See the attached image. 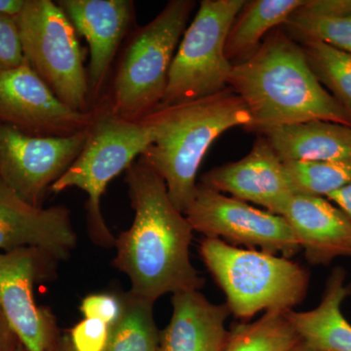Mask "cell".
Instances as JSON below:
<instances>
[{
	"instance_id": "1",
	"label": "cell",
	"mask_w": 351,
	"mask_h": 351,
	"mask_svg": "<svg viewBox=\"0 0 351 351\" xmlns=\"http://www.w3.org/2000/svg\"><path fill=\"white\" fill-rule=\"evenodd\" d=\"M125 182L135 218L115 239L112 265L130 279L129 292L156 302L169 293L199 290L204 281L189 257L193 228L165 182L141 158L127 168Z\"/></svg>"
},
{
	"instance_id": "2",
	"label": "cell",
	"mask_w": 351,
	"mask_h": 351,
	"mask_svg": "<svg viewBox=\"0 0 351 351\" xmlns=\"http://www.w3.org/2000/svg\"><path fill=\"white\" fill-rule=\"evenodd\" d=\"M228 87L251 115L247 130L311 120L351 127V115L315 77L301 44L276 27L246 61L232 66Z\"/></svg>"
},
{
	"instance_id": "3",
	"label": "cell",
	"mask_w": 351,
	"mask_h": 351,
	"mask_svg": "<svg viewBox=\"0 0 351 351\" xmlns=\"http://www.w3.org/2000/svg\"><path fill=\"white\" fill-rule=\"evenodd\" d=\"M154 140L140 158L160 176L181 213L195 198L196 176L216 138L234 127L251 125L243 101L230 88L197 100L158 107L141 119Z\"/></svg>"
},
{
	"instance_id": "4",
	"label": "cell",
	"mask_w": 351,
	"mask_h": 351,
	"mask_svg": "<svg viewBox=\"0 0 351 351\" xmlns=\"http://www.w3.org/2000/svg\"><path fill=\"white\" fill-rule=\"evenodd\" d=\"M195 7L193 0H171L149 24L131 32L99 105L132 121L161 105L173 58Z\"/></svg>"
},
{
	"instance_id": "5",
	"label": "cell",
	"mask_w": 351,
	"mask_h": 351,
	"mask_svg": "<svg viewBox=\"0 0 351 351\" xmlns=\"http://www.w3.org/2000/svg\"><path fill=\"white\" fill-rule=\"evenodd\" d=\"M200 255L237 318L248 319L261 311H291L306 298L308 272L289 258L237 248L218 239L203 240Z\"/></svg>"
},
{
	"instance_id": "6",
	"label": "cell",
	"mask_w": 351,
	"mask_h": 351,
	"mask_svg": "<svg viewBox=\"0 0 351 351\" xmlns=\"http://www.w3.org/2000/svg\"><path fill=\"white\" fill-rule=\"evenodd\" d=\"M93 112L84 147L71 167L53 184L50 191L60 193L71 188L85 191L90 239L99 246L110 248L114 246L117 239L101 214V197L108 184L152 145L154 134L143 120L121 119L105 106H97Z\"/></svg>"
},
{
	"instance_id": "7",
	"label": "cell",
	"mask_w": 351,
	"mask_h": 351,
	"mask_svg": "<svg viewBox=\"0 0 351 351\" xmlns=\"http://www.w3.org/2000/svg\"><path fill=\"white\" fill-rule=\"evenodd\" d=\"M16 22L25 61L66 106L78 112H92L77 32L59 4L25 0Z\"/></svg>"
},
{
	"instance_id": "8",
	"label": "cell",
	"mask_w": 351,
	"mask_h": 351,
	"mask_svg": "<svg viewBox=\"0 0 351 351\" xmlns=\"http://www.w3.org/2000/svg\"><path fill=\"white\" fill-rule=\"evenodd\" d=\"M245 0H203L186 27L168 75L162 106L197 100L228 88L232 64L226 40Z\"/></svg>"
},
{
	"instance_id": "9",
	"label": "cell",
	"mask_w": 351,
	"mask_h": 351,
	"mask_svg": "<svg viewBox=\"0 0 351 351\" xmlns=\"http://www.w3.org/2000/svg\"><path fill=\"white\" fill-rule=\"evenodd\" d=\"M193 232L205 239L286 258L301 250L292 228L282 216L258 209L232 196H226L203 184H197L195 198L184 212Z\"/></svg>"
},
{
	"instance_id": "10",
	"label": "cell",
	"mask_w": 351,
	"mask_h": 351,
	"mask_svg": "<svg viewBox=\"0 0 351 351\" xmlns=\"http://www.w3.org/2000/svg\"><path fill=\"white\" fill-rule=\"evenodd\" d=\"M89 127L71 136L46 137L0 122V179L29 204L43 207L46 191L82 152Z\"/></svg>"
},
{
	"instance_id": "11",
	"label": "cell",
	"mask_w": 351,
	"mask_h": 351,
	"mask_svg": "<svg viewBox=\"0 0 351 351\" xmlns=\"http://www.w3.org/2000/svg\"><path fill=\"white\" fill-rule=\"evenodd\" d=\"M93 117L57 98L25 61L0 73V122L31 135L64 137L88 128Z\"/></svg>"
},
{
	"instance_id": "12",
	"label": "cell",
	"mask_w": 351,
	"mask_h": 351,
	"mask_svg": "<svg viewBox=\"0 0 351 351\" xmlns=\"http://www.w3.org/2000/svg\"><path fill=\"white\" fill-rule=\"evenodd\" d=\"M54 261L34 248L0 252V311L27 351H47L57 339L54 316L34 295V282Z\"/></svg>"
},
{
	"instance_id": "13",
	"label": "cell",
	"mask_w": 351,
	"mask_h": 351,
	"mask_svg": "<svg viewBox=\"0 0 351 351\" xmlns=\"http://www.w3.org/2000/svg\"><path fill=\"white\" fill-rule=\"evenodd\" d=\"M77 34L89 47L88 83L93 110L106 93L113 63L132 32L135 7L131 0H59Z\"/></svg>"
},
{
	"instance_id": "14",
	"label": "cell",
	"mask_w": 351,
	"mask_h": 351,
	"mask_svg": "<svg viewBox=\"0 0 351 351\" xmlns=\"http://www.w3.org/2000/svg\"><path fill=\"white\" fill-rule=\"evenodd\" d=\"M76 237L66 206L36 207L0 179V249L34 248L55 260L68 258Z\"/></svg>"
},
{
	"instance_id": "15",
	"label": "cell",
	"mask_w": 351,
	"mask_h": 351,
	"mask_svg": "<svg viewBox=\"0 0 351 351\" xmlns=\"http://www.w3.org/2000/svg\"><path fill=\"white\" fill-rule=\"evenodd\" d=\"M200 184L279 216L294 195L284 163L263 136L246 156L208 171Z\"/></svg>"
},
{
	"instance_id": "16",
	"label": "cell",
	"mask_w": 351,
	"mask_h": 351,
	"mask_svg": "<svg viewBox=\"0 0 351 351\" xmlns=\"http://www.w3.org/2000/svg\"><path fill=\"white\" fill-rule=\"evenodd\" d=\"M311 265H329L351 258V219L331 201L294 195L282 215Z\"/></svg>"
},
{
	"instance_id": "17",
	"label": "cell",
	"mask_w": 351,
	"mask_h": 351,
	"mask_svg": "<svg viewBox=\"0 0 351 351\" xmlns=\"http://www.w3.org/2000/svg\"><path fill=\"white\" fill-rule=\"evenodd\" d=\"M172 306L159 351H225L226 321L232 314L226 304H215L199 290H189L173 295Z\"/></svg>"
},
{
	"instance_id": "18",
	"label": "cell",
	"mask_w": 351,
	"mask_h": 351,
	"mask_svg": "<svg viewBox=\"0 0 351 351\" xmlns=\"http://www.w3.org/2000/svg\"><path fill=\"white\" fill-rule=\"evenodd\" d=\"M282 162L351 158V127L311 120L267 129L261 133Z\"/></svg>"
},
{
	"instance_id": "19",
	"label": "cell",
	"mask_w": 351,
	"mask_h": 351,
	"mask_svg": "<svg viewBox=\"0 0 351 351\" xmlns=\"http://www.w3.org/2000/svg\"><path fill=\"white\" fill-rule=\"evenodd\" d=\"M351 294L346 271L337 267L330 274L321 302L311 311H286L298 336L318 351H351V324L341 313V304Z\"/></svg>"
},
{
	"instance_id": "20",
	"label": "cell",
	"mask_w": 351,
	"mask_h": 351,
	"mask_svg": "<svg viewBox=\"0 0 351 351\" xmlns=\"http://www.w3.org/2000/svg\"><path fill=\"white\" fill-rule=\"evenodd\" d=\"M306 3V0L246 1L226 36V59L232 66L246 61L258 49L265 36L285 24Z\"/></svg>"
},
{
	"instance_id": "21",
	"label": "cell",
	"mask_w": 351,
	"mask_h": 351,
	"mask_svg": "<svg viewBox=\"0 0 351 351\" xmlns=\"http://www.w3.org/2000/svg\"><path fill=\"white\" fill-rule=\"evenodd\" d=\"M121 297L123 311L110 326L104 351H159L161 332L154 320V302L130 292Z\"/></svg>"
},
{
	"instance_id": "22",
	"label": "cell",
	"mask_w": 351,
	"mask_h": 351,
	"mask_svg": "<svg viewBox=\"0 0 351 351\" xmlns=\"http://www.w3.org/2000/svg\"><path fill=\"white\" fill-rule=\"evenodd\" d=\"M301 341L286 311H267L253 322L233 327L225 351H291Z\"/></svg>"
},
{
	"instance_id": "23",
	"label": "cell",
	"mask_w": 351,
	"mask_h": 351,
	"mask_svg": "<svg viewBox=\"0 0 351 351\" xmlns=\"http://www.w3.org/2000/svg\"><path fill=\"white\" fill-rule=\"evenodd\" d=\"M318 82L351 115V54L321 41L301 43Z\"/></svg>"
},
{
	"instance_id": "24",
	"label": "cell",
	"mask_w": 351,
	"mask_h": 351,
	"mask_svg": "<svg viewBox=\"0 0 351 351\" xmlns=\"http://www.w3.org/2000/svg\"><path fill=\"white\" fill-rule=\"evenodd\" d=\"M283 163L294 195L327 197L351 182V158Z\"/></svg>"
},
{
	"instance_id": "25",
	"label": "cell",
	"mask_w": 351,
	"mask_h": 351,
	"mask_svg": "<svg viewBox=\"0 0 351 351\" xmlns=\"http://www.w3.org/2000/svg\"><path fill=\"white\" fill-rule=\"evenodd\" d=\"M302 7L283 25L291 38L301 43L321 41L351 54V14H318Z\"/></svg>"
},
{
	"instance_id": "26",
	"label": "cell",
	"mask_w": 351,
	"mask_h": 351,
	"mask_svg": "<svg viewBox=\"0 0 351 351\" xmlns=\"http://www.w3.org/2000/svg\"><path fill=\"white\" fill-rule=\"evenodd\" d=\"M110 326L96 318H84L71 329L69 341L75 351H104Z\"/></svg>"
},
{
	"instance_id": "27",
	"label": "cell",
	"mask_w": 351,
	"mask_h": 351,
	"mask_svg": "<svg viewBox=\"0 0 351 351\" xmlns=\"http://www.w3.org/2000/svg\"><path fill=\"white\" fill-rule=\"evenodd\" d=\"M15 18L0 15V73L24 63Z\"/></svg>"
},
{
	"instance_id": "28",
	"label": "cell",
	"mask_w": 351,
	"mask_h": 351,
	"mask_svg": "<svg viewBox=\"0 0 351 351\" xmlns=\"http://www.w3.org/2000/svg\"><path fill=\"white\" fill-rule=\"evenodd\" d=\"M80 311L84 318H96L112 326L121 316L123 301L113 294L90 295L83 300Z\"/></svg>"
},
{
	"instance_id": "29",
	"label": "cell",
	"mask_w": 351,
	"mask_h": 351,
	"mask_svg": "<svg viewBox=\"0 0 351 351\" xmlns=\"http://www.w3.org/2000/svg\"><path fill=\"white\" fill-rule=\"evenodd\" d=\"M302 8L318 14H351V0H309Z\"/></svg>"
},
{
	"instance_id": "30",
	"label": "cell",
	"mask_w": 351,
	"mask_h": 351,
	"mask_svg": "<svg viewBox=\"0 0 351 351\" xmlns=\"http://www.w3.org/2000/svg\"><path fill=\"white\" fill-rule=\"evenodd\" d=\"M326 198L351 219V182L343 188L330 193Z\"/></svg>"
},
{
	"instance_id": "31",
	"label": "cell",
	"mask_w": 351,
	"mask_h": 351,
	"mask_svg": "<svg viewBox=\"0 0 351 351\" xmlns=\"http://www.w3.org/2000/svg\"><path fill=\"white\" fill-rule=\"evenodd\" d=\"M17 339L9 327L3 314L0 311V351H11L14 348L11 339Z\"/></svg>"
},
{
	"instance_id": "32",
	"label": "cell",
	"mask_w": 351,
	"mask_h": 351,
	"mask_svg": "<svg viewBox=\"0 0 351 351\" xmlns=\"http://www.w3.org/2000/svg\"><path fill=\"white\" fill-rule=\"evenodd\" d=\"M25 0H0V15L17 18L24 8Z\"/></svg>"
},
{
	"instance_id": "33",
	"label": "cell",
	"mask_w": 351,
	"mask_h": 351,
	"mask_svg": "<svg viewBox=\"0 0 351 351\" xmlns=\"http://www.w3.org/2000/svg\"><path fill=\"white\" fill-rule=\"evenodd\" d=\"M47 351H75L73 350V346L71 345L69 339H58L52 346L48 348Z\"/></svg>"
},
{
	"instance_id": "34",
	"label": "cell",
	"mask_w": 351,
	"mask_h": 351,
	"mask_svg": "<svg viewBox=\"0 0 351 351\" xmlns=\"http://www.w3.org/2000/svg\"><path fill=\"white\" fill-rule=\"evenodd\" d=\"M291 351H318L316 350H314V348H311V346H307L306 343H304V341H300L299 343H297L294 346V348L291 350Z\"/></svg>"
},
{
	"instance_id": "35",
	"label": "cell",
	"mask_w": 351,
	"mask_h": 351,
	"mask_svg": "<svg viewBox=\"0 0 351 351\" xmlns=\"http://www.w3.org/2000/svg\"><path fill=\"white\" fill-rule=\"evenodd\" d=\"M11 351H27V350H25L24 346L21 345L20 341H18L17 345L14 346V348H12V350H11Z\"/></svg>"
}]
</instances>
